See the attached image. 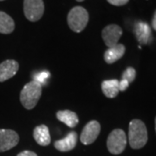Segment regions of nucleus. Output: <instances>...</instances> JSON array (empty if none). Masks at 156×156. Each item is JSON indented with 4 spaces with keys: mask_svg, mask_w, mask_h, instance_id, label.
Returning a JSON list of instances; mask_svg holds the SVG:
<instances>
[{
    "mask_svg": "<svg viewBox=\"0 0 156 156\" xmlns=\"http://www.w3.org/2000/svg\"><path fill=\"white\" fill-rule=\"evenodd\" d=\"M148 140L147 129L145 123L140 119H134L128 127V142L133 149H140Z\"/></svg>",
    "mask_w": 156,
    "mask_h": 156,
    "instance_id": "f257e3e1",
    "label": "nucleus"
},
{
    "mask_svg": "<svg viewBox=\"0 0 156 156\" xmlns=\"http://www.w3.org/2000/svg\"><path fill=\"white\" fill-rule=\"evenodd\" d=\"M42 84L35 80L25 84L20 92V101L23 108L29 110L34 108L42 95Z\"/></svg>",
    "mask_w": 156,
    "mask_h": 156,
    "instance_id": "f03ea898",
    "label": "nucleus"
},
{
    "mask_svg": "<svg viewBox=\"0 0 156 156\" xmlns=\"http://www.w3.org/2000/svg\"><path fill=\"white\" fill-rule=\"evenodd\" d=\"M68 24L74 32L79 33L83 31L89 22V13L82 6L72 8L68 14Z\"/></svg>",
    "mask_w": 156,
    "mask_h": 156,
    "instance_id": "7ed1b4c3",
    "label": "nucleus"
},
{
    "mask_svg": "<svg viewBox=\"0 0 156 156\" xmlns=\"http://www.w3.org/2000/svg\"><path fill=\"white\" fill-rule=\"evenodd\" d=\"M127 146V135L122 129H114L108 136L107 147L109 153L115 155L122 154Z\"/></svg>",
    "mask_w": 156,
    "mask_h": 156,
    "instance_id": "20e7f679",
    "label": "nucleus"
},
{
    "mask_svg": "<svg viewBox=\"0 0 156 156\" xmlns=\"http://www.w3.org/2000/svg\"><path fill=\"white\" fill-rule=\"evenodd\" d=\"M23 11L26 18L30 22H37L43 17L44 4L43 0H24Z\"/></svg>",
    "mask_w": 156,
    "mask_h": 156,
    "instance_id": "39448f33",
    "label": "nucleus"
},
{
    "mask_svg": "<svg viewBox=\"0 0 156 156\" xmlns=\"http://www.w3.org/2000/svg\"><path fill=\"white\" fill-rule=\"evenodd\" d=\"M101 132V125L97 121L93 120L87 123L80 135V140L83 145H90L94 143L99 136Z\"/></svg>",
    "mask_w": 156,
    "mask_h": 156,
    "instance_id": "423d86ee",
    "label": "nucleus"
},
{
    "mask_svg": "<svg viewBox=\"0 0 156 156\" xmlns=\"http://www.w3.org/2000/svg\"><path fill=\"white\" fill-rule=\"evenodd\" d=\"M122 36V29L117 24H109L102 30L101 37L108 48L114 47L118 44Z\"/></svg>",
    "mask_w": 156,
    "mask_h": 156,
    "instance_id": "0eeeda50",
    "label": "nucleus"
},
{
    "mask_svg": "<svg viewBox=\"0 0 156 156\" xmlns=\"http://www.w3.org/2000/svg\"><path fill=\"white\" fill-rule=\"evenodd\" d=\"M19 142V135L11 129H0V153L13 148Z\"/></svg>",
    "mask_w": 156,
    "mask_h": 156,
    "instance_id": "6e6552de",
    "label": "nucleus"
},
{
    "mask_svg": "<svg viewBox=\"0 0 156 156\" xmlns=\"http://www.w3.org/2000/svg\"><path fill=\"white\" fill-rule=\"evenodd\" d=\"M134 33L140 44H149L153 41L152 31L148 23L143 21H138L134 23Z\"/></svg>",
    "mask_w": 156,
    "mask_h": 156,
    "instance_id": "1a4fd4ad",
    "label": "nucleus"
},
{
    "mask_svg": "<svg viewBox=\"0 0 156 156\" xmlns=\"http://www.w3.org/2000/svg\"><path fill=\"white\" fill-rule=\"evenodd\" d=\"M19 64L15 60H6L0 63V83L12 78L18 71Z\"/></svg>",
    "mask_w": 156,
    "mask_h": 156,
    "instance_id": "9d476101",
    "label": "nucleus"
},
{
    "mask_svg": "<svg viewBox=\"0 0 156 156\" xmlns=\"http://www.w3.org/2000/svg\"><path fill=\"white\" fill-rule=\"evenodd\" d=\"M77 143V134L76 132H70L61 140L54 142V147L56 150L60 152H69L73 150Z\"/></svg>",
    "mask_w": 156,
    "mask_h": 156,
    "instance_id": "9b49d317",
    "label": "nucleus"
},
{
    "mask_svg": "<svg viewBox=\"0 0 156 156\" xmlns=\"http://www.w3.org/2000/svg\"><path fill=\"white\" fill-rule=\"evenodd\" d=\"M33 137L34 140L37 141V143L43 147L50 145V141H51L49 128L44 124L37 126L34 128Z\"/></svg>",
    "mask_w": 156,
    "mask_h": 156,
    "instance_id": "f8f14e48",
    "label": "nucleus"
},
{
    "mask_svg": "<svg viewBox=\"0 0 156 156\" xmlns=\"http://www.w3.org/2000/svg\"><path fill=\"white\" fill-rule=\"evenodd\" d=\"M126 47L122 44H117L115 46L108 48L104 52V61L108 64H112L120 60L125 54Z\"/></svg>",
    "mask_w": 156,
    "mask_h": 156,
    "instance_id": "ddd939ff",
    "label": "nucleus"
},
{
    "mask_svg": "<svg viewBox=\"0 0 156 156\" xmlns=\"http://www.w3.org/2000/svg\"><path fill=\"white\" fill-rule=\"evenodd\" d=\"M56 116L58 121L64 123L69 128H75L79 123L77 115L71 110H59L56 112Z\"/></svg>",
    "mask_w": 156,
    "mask_h": 156,
    "instance_id": "4468645a",
    "label": "nucleus"
},
{
    "mask_svg": "<svg viewBox=\"0 0 156 156\" xmlns=\"http://www.w3.org/2000/svg\"><path fill=\"white\" fill-rule=\"evenodd\" d=\"M101 90L108 98H115L120 92L119 81L117 79L105 80L101 83Z\"/></svg>",
    "mask_w": 156,
    "mask_h": 156,
    "instance_id": "2eb2a0df",
    "label": "nucleus"
},
{
    "mask_svg": "<svg viewBox=\"0 0 156 156\" xmlns=\"http://www.w3.org/2000/svg\"><path fill=\"white\" fill-rule=\"evenodd\" d=\"M15 29V23L12 17L4 11H0V33L10 34Z\"/></svg>",
    "mask_w": 156,
    "mask_h": 156,
    "instance_id": "dca6fc26",
    "label": "nucleus"
},
{
    "mask_svg": "<svg viewBox=\"0 0 156 156\" xmlns=\"http://www.w3.org/2000/svg\"><path fill=\"white\" fill-rule=\"evenodd\" d=\"M135 77H136V70L133 67L127 68L124 70V72L122 73V79L127 80L129 84L134 82L135 80Z\"/></svg>",
    "mask_w": 156,
    "mask_h": 156,
    "instance_id": "f3484780",
    "label": "nucleus"
},
{
    "mask_svg": "<svg viewBox=\"0 0 156 156\" xmlns=\"http://www.w3.org/2000/svg\"><path fill=\"white\" fill-rule=\"evenodd\" d=\"M50 74L49 72H47V71H43V72L37 74V76H36V77H35L34 80L42 84L43 82H44L45 79H47V78L50 77Z\"/></svg>",
    "mask_w": 156,
    "mask_h": 156,
    "instance_id": "a211bd4d",
    "label": "nucleus"
},
{
    "mask_svg": "<svg viewBox=\"0 0 156 156\" xmlns=\"http://www.w3.org/2000/svg\"><path fill=\"white\" fill-rule=\"evenodd\" d=\"M110 5L115 6H122L127 5L129 0H107Z\"/></svg>",
    "mask_w": 156,
    "mask_h": 156,
    "instance_id": "6ab92c4d",
    "label": "nucleus"
},
{
    "mask_svg": "<svg viewBox=\"0 0 156 156\" xmlns=\"http://www.w3.org/2000/svg\"><path fill=\"white\" fill-rule=\"evenodd\" d=\"M128 87H129V83L127 80L122 79L121 81H119V89H120V91L124 92L126 89H128Z\"/></svg>",
    "mask_w": 156,
    "mask_h": 156,
    "instance_id": "aec40b11",
    "label": "nucleus"
},
{
    "mask_svg": "<svg viewBox=\"0 0 156 156\" xmlns=\"http://www.w3.org/2000/svg\"><path fill=\"white\" fill-rule=\"evenodd\" d=\"M17 156H37V154L36 153L32 152V151L25 150L23 151L21 153H19Z\"/></svg>",
    "mask_w": 156,
    "mask_h": 156,
    "instance_id": "412c9836",
    "label": "nucleus"
},
{
    "mask_svg": "<svg viewBox=\"0 0 156 156\" xmlns=\"http://www.w3.org/2000/svg\"><path fill=\"white\" fill-rule=\"evenodd\" d=\"M152 27L154 30H156V11L154 12V14L153 19H152Z\"/></svg>",
    "mask_w": 156,
    "mask_h": 156,
    "instance_id": "4be33fe9",
    "label": "nucleus"
},
{
    "mask_svg": "<svg viewBox=\"0 0 156 156\" xmlns=\"http://www.w3.org/2000/svg\"><path fill=\"white\" fill-rule=\"evenodd\" d=\"M154 123H155V132H156V117H155V121H154Z\"/></svg>",
    "mask_w": 156,
    "mask_h": 156,
    "instance_id": "5701e85b",
    "label": "nucleus"
},
{
    "mask_svg": "<svg viewBox=\"0 0 156 156\" xmlns=\"http://www.w3.org/2000/svg\"><path fill=\"white\" fill-rule=\"evenodd\" d=\"M76 1H78V2H83L84 0H76Z\"/></svg>",
    "mask_w": 156,
    "mask_h": 156,
    "instance_id": "b1692460",
    "label": "nucleus"
},
{
    "mask_svg": "<svg viewBox=\"0 0 156 156\" xmlns=\"http://www.w3.org/2000/svg\"><path fill=\"white\" fill-rule=\"evenodd\" d=\"M0 1H4V0H0Z\"/></svg>",
    "mask_w": 156,
    "mask_h": 156,
    "instance_id": "393cba45",
    "label": "nucleus"
}]
</instances>
